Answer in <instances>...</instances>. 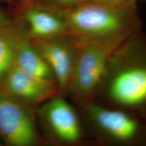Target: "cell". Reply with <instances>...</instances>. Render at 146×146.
Here are the masks:
<instances>
[{
	"instance_id": "6da1fadb",
	"label": "cell",
	"mask_w": 146,
	"mask_h": 146,
	"mask_svg": "<svg viewBox=\"0 0 146 146\" xmlns=\"http://www.w3.org/2000/svg\"><path fill=\"white\" fill-rule=\"evenodd\" d=\"M94 102L123 110L146 123V33L141 30L111 54Z\"/></svg>"
},
{
	"instance_id": "7a4b0ae2",
	"label": "cell",
	"mask_w": 146,
	"mask_h": 146,
	"mask_svg": "<svg viewBox=\"0 0 146 146\" xmlns=\"http://www.w3.org/2000/svg\"><path fill=\"white\" fill-rule=\"evenodd\" d=\"M63 12L69 35L80 41L118 47L143 27L136 3L83 1Z\"/></svg>"
},
{
	"instance_id": "3957f363",
	"label": "cell",
	"mask_w": 146,
	"mask_h": 146,
	"mask_svg": "<svg viewBox=\"0 0 146 146\" xmlns=\"http://www.w3.org/2000/svg\"><path fill=\"white\" fill-rule=\"evenodd\" d=\"M78 109L93 143L146 145V123L131 113L94 102Z\"/></svg>"
},
{
	"instance_id": "277c9868",
	"label": "cell",
	"mask_w": 146,
	"mask_h": 146,
	"mask_svg": "<svg viewBox=\"0 0 146 146\" xmlns=\"http://www.w3.org/2000/svg\"><path fill=\"white\" fill-rule=\"evenodd\" d=\"M38 125L45 143L60 146L93 143L78 108L56 95L35 108Z\"/></svg>"
},
{
	"instance_id": "5b68a950",
	"label": "cell",
	"mask_w": 146,
	"mask_h": 146,
	"mask_svg": "<svg viewBox=\"0 0 146 146\" xmlns=\"http://www.w3.org/2000/svg\"><path fill=\"white\" fill-rule=\"evenodd\" d=\"M78 42L77 58L67 98L79 108L94 102L108 61L118 46L96 41Z\"/></svg>"
},
{
	"instance_id": "8992f818",
	"label": "cell",
	"mask_w": 146,
	"mask_h": 146,
	"mask_svg": "<svg viewBox=\"0 0 146 146\" xmlns=\"http://www.w3.org/2000/svg\"><path fill=\"white\" fill-rule=\"evenodd\" d=\"M0 139L8 146H36L45 143L35 107L0 89Z\"/></svg>"
},
{
	"instance_id": "52a82bcc",
	"label": "cell",
	"mask_w": 146,
	"mask_h": 146,
	"mask_svg": "<svg viewBox=\"0 0 146 146\" xmlns=\"http://www.w3.org/2000/svg\"><path fill=\"white\" fill-rule=\"evenodd\" d=\"M32 41L52 68L59 95L67 98L77 58L78 40L67 35L55 39Z\"/></svg>"
},
{
	"instance_id": "ba28073f",
	"label": "cell",
	"mask_w": 146,
	"mask_h": 146,
	"mask_svg": "<svg viewBox=\"0 0 146 146\" xmlns=\"http://www.w3.org/2000/svg\"><path fill=\"white\" fill-rule=\"evenodd\" d=\"M16 16L23 21L32 41L55 39L69 35L63 11L43 3L31 5Z\"/></svg>"
},
{
	"instance_id": "9c48e42d",
	"label": "cell",
	"mask_w": 146,
	"mask_h": 146,
	"mask_svg": "<svg viewBox=\"0 0 146 146\" xmlns=\"http://www.w3.org/2000/svg\"><path fill=\"white\" fill-rule=\"evenodd\" d=\"M1 89L35 108L59 95L56 82L31 75L15 66L9 73Z\"/></svg>"
},
{
	"instance_id": "30bf717a",
	"label": "cell",
	"mask_w": 146,
	"mask_h": 146,
	"mask_svg": "<svg viewBox=\"0 0 146 146\" xmlns=\"http://www.w3.org/2000/svg\"><path fill=\"white\" fill-rule=\"evenodd\" d=\"M27 37L25 25L17 16L0 27V89L14 67L18 47Z\"/></svg>"
},
{
	"instance_id": "8fae6325",
	"label": "cell",
	"mask_w": 146,
	"mask_h": 146,
	"mask_svg": "<svg viewBox=\"0 0 146 146\" xmlns=\"http://www.w3.org/2000/svg\"><path fill=\"white\" fill-rule=\"evenodd\" d=\"M14 66L31 75L56 83L50 65L29 37L18 47Z\"/></svg>"
},
{
	"instance_id": "7c38bea8",
	"label": "cell",
	"mask_w": 146,
	"mask_h": 146,
	"mask_svg": "<svg viewBox=\"0 0 146 146\" xmlns=\"http://www.w3.org/2000/svg\"><path fill=\"white\" fill-rule=\"evenodd\" d=\"M83 0H41V3L58 10L65 11L83 2Z\"/></svg>"
},
{
	"instance_id": "4fadbf2b",
	"label": "cell",
	"mask_w": 146,
	"mask_h": 146,
	"mask_svg": "<svg viewBox=\"0 0 146 146\" xmlns=\"http://www.w3.org/2000/svg\"><path fill=\"white\" fill-rule=\"evenodd\" d=\"M15 11L16 16L29 5L41 3V0H5Z\"/></svg>"
},
{
	"instance_id": "5bb4252c",
	"label": "cell",
	"mask_w": 146,
	"mask_h": 146,
	"mask_svg": "<svg viewBox=\"0 0 146 146\" xmlns=\"http://www.w3.org/2000/svg\"><path fill=\"white\" fill-rule=\"evenodd\" d=\"M84 1H92V2H98V3H114V4H118V3H130L128 0H83ZM135 3V2H131Z\"/></svg>"
},
{
	"instance_id": "9a60e30c",
	"label": "cell",
	"mask_w": 146,
	"mask_h": 146,
	"mask_svg": "<svg viewBox=\"0 0 146 146\" xmlns=\"http://www.w3.org/2000/svg\"><path fill=\"white\" fill-rule=\"evenodd\" d=\"M10 18L7 16L3 12L0 10V27L4 25L10 21Z\"/></svg>"
},
{
	"instance_id": "2e32d148",
	"label": "cell",
	"mask_w": 146,
	"mask_h": 146,
	"mask_svg": "<svg viewBox=\"0 0 146 146\" xmlns=\"http://www.w3.org/2000/svg\"><path fill=\"white\" fill-rule=\"evenodd\" d=\"M129 1H131V2H135L136 3V1H135V0H128Z\"/></svg>"
},
{
	"instance_id": "e0dca14e",
	"label": "cell",
	"mask_w": 146,
	"mask_h": 146,
	"mask_svg": "<svg viewBox=\"0 0 146 146\" xmlns=\"http://www.w3.org/2000/svg\"><path fill=\"white\" fill-rule=\"evenodd\" d=\"M1 145V139H0V146Z\"/></svg>"
},
{
	"instance_id": "ac0fdd59",
	"label": "cell",
	"mask_w": 146,
	"mask_h": 146,
	"mask_svg": "<svg viewBox=\"0 0 146 146\" xmlns=\"http://www.w3.org/2000/svg\"><path fill=\"white\" fill-rule=\"evenodd\" d=\"M135 1H137V0H135Z\"/></svg>"
}]
</instances>
